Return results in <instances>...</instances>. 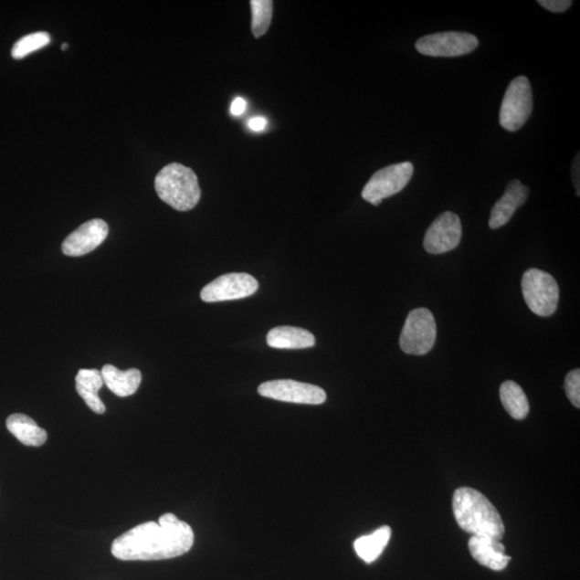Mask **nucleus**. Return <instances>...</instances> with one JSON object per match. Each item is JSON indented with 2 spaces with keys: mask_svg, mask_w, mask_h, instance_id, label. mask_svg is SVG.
<instances>
[{
  "mask_svg": "<svg viewBox=\"0 0 580 580\" xmlns=\"http://www.w3.org/2000/svg\"><path fill=\"white\" fill-rule=\"evenodd\" d=\"M194 531L174 514L127 531L112 543L111 552L123 561H156L180 557L194 545Z\"/></svg>",
  "mask_w": 580,
  "mask_h": 580,
  "instance_id": "1",
  "label": "nucleus"
},
{
  "mask_svg": "<svg viewBox=\"0 0 580 580\" xmlns=\"http://www.w3.org/2000/svg\"><path fill=\"white\" fill-rule=\"evenodd\" d=\"M453 510L457 523L467 533L503 539L502 518L481 492L469 487L459 488L454 493Z\"/></svg>",
  "mask_w": 580,
  "mask_h": 580,
  "instance_id": "2",
  "label": "nucleus"
},
{
  "mask_svg": "<svg viewBox=\"0 0 580 580\" xmlns=\"http://www.w3.org/2000/svg\"><path fill=\"white\" fill-rule=\"evenodd\" d=\"M155 189L163 203L181 212L194 209L201 197L196 174L178 163H170L160 171L155 178Z\"/></svg>",
  "mask_w": 580,
  "mask_h": 580,
  "instance_id": "3",
  "label": "nucleus"
},
{
  "mask_svg": "<svg viewBox=\"0 0 580 580\" xmlns=\"http://www.w3.org/2000/svg\"><path fill=\"white\" fill-rule=\"evenodd\" d=\"M522 295L537 316L548 317L557 311L560 290L557 280L540 269H529L522 277Z\"/></svg>",
  "mask_w": 580,
  "mask_h": 580,
  "instance_id": "4",
  "label": "nucleus"
},
{
  "mask_svg": "<svg viewBox=\"0 0 580 580\" xmlns=\"http://www.w3.org/2000/svg\"><path fill=\"white\" fill-rule=\"evenodd\" d=\"M437 341V322L430 310L419 308L408 314L400 335L402 352L421 356L428 353Z\"/></svg>",
  "mask_w": 580,
  "mask_h": 580,
  "instance_id": "5",
  "label": "nucleus"
},
{
  "mask_svg": "<svg viewBox=\"0 0 580 580\" xmlns=\"http://www.w3.org/2000/svg\"><path fill=\"white\" fill-rule=\"evenodd\" d=\"M533 111V94L529 79L518 77L505 91L500 110V124L508 132H516L526 124Z\"/></svg>",
  "mask_w": 580,
  "mask_h": 580,
  "instance_id": "6",
  "label": "nucleus"
},
{
  "mask_svg": "<svg viewBox=\"0 0 580 580\" xmlns=\"http://www.w3.org/2000/svg\"><path fill=\"white\" fill-rule=\"evenodd\" d=\"M414 174V166L410 162L392 164L385 167L372 176L366 183L362 196L371 205L380 206L384 199L399 194L410 183Z\"/></svg>",
  "mask_w": 580,
  "mask_h": 580,
  "instance_id": "7",
  "label": "nucleus"
},
{
  "mask_svg": "<svg viewBox=\"0 0 580 580\" xmlns=\"http://www.w3.org/2000/svg\"><path fill=\"white\" fill-rule=\"evenodd\" d=\"M479 47L475 36L462 32L437 33L421 37L417 42L420 54L431 58H457L472 53Z\"/></svg>",
  "mask_w": 580,
  "mask_h": 580,
  "instance_id": "8",
  "label": "nucleus"
},
{
  "mask_svg": "<svg viewBox=\"0 0 580 580\" xmlns=\"http://www.w3.org/2000/svg\"><path fill=\"white\" fill-rule=\"evenodd\" d=\"M258 393L265 398L298 405L319 406L327 400V395L322 388L292 380L262 383L258 387Z\"/></svg>",
  "mask_w": 580,
  "mask_h": 580,
  "instance_id": "9",
  "label": "nucleus"
},
{
  "mask_svg": "<svg viewBox=\"0 0 580 580\" xmlns=\"http://www.w3.org/2000/svg\"><path fill=\"white\" fill-rule=\"evenodd\" d=\"M258 287V280L248 273H228L207 284L200 296L210 303L237 301L253 296Z\"/></svg>",
  "mask_w": 580,
  "mask_h": 580,
  "instance_id": "10",
  "label": "nucleus"
},
{
  "mask_svg": "<svg viewBox=\"0 0 580 580\" xmlns=\"http://www.w3.org/2000/svg\"><path fill=\"white\" fill-rule=\"evenodd\" d=\"M462 226L459 216L445 212L426 232L424 247L427 252L439 255L455 249L461 241Z\"/></svg>",
  "mask_w": 580,
  "mask_h": 580,
  "instance_id": "11",
  "label": "nucleus"
},
{
  "mask_svg": "<svg viewBox=\"0 0 580 580\" xmlns=\"http://www.w3.org/2000/svg\"><path fill=\"white\" fill-rule=\"evenodd\" d=\"M108 235L109 226L105 221L91 219L66 237L62 246L63 253L71 258L87 255L101 246Z\"/></svg>",
  "mask_w": 580,
  "mask_h": 580,
  "instance_id": "12",
  "label": "nucleus"
},
{
  "mask_svg": "<svg viewBox=\"0 0 580 580\" xmlns=\"http://www.w3.org/2000/svg\"><path fill=\"white\" fill-rule=\"evenodd\" d=\"M529 188L521 181L512 180L506 186V191L491 210L490 227L499 229L511 221L519 206L526 203Z\"/></svg>",
  "mask_w": 580,
  "mask_h": 580,
  "instance_id": "13",
  "label": "nucleus"
},
{
  "mask_svg": "<svg viewBox=\"0 0 580 580\" xmlns=\"http://www.w3.org/2000/svg\"><path fill=\"white\" fill-rule=\"evenodd\" d=\"M469 551L479 564L493 571L504 570L511 560L502 543L490 536L473 535L469 541Z\"/></svg>",
  "mask_w": 580,
  "mask_h": 580,
  "instance_id": "14",
  "label": "nucleus"
},
{
  "mask_svg": "<svg viewBox=\"0 0 580 580\" xmlns=\"http://www.w3.org/2000/svg\"><path fill=\"white\" fill-rule=\"evenodd\" d=\"M267 343L279 350H301L316 343L312 333L305 329L290 326L273 328L267 335Z\"/></svg>",
  "mask_w": 580,
  "mask_h": 580,
  "instance_id": "15",
  "label": "nucleus"
},
{
  "mask_svg": "<svg viewBox=\"0 0 580 580\" xmlns=\"http://www.w3.org/2000/svg\"><path fill=\"white\" fill-rule=\"evenodd\" d=\"M101 375L103 383L113 394L119 396L133 395L142 381V372L138 369L121 371L112 364L103 366Z\"/></svg>",
  "mask_w": 580,
  "mask_h": 580,
  "instance_id": "16",
  "label": "nucleus"
},
{
  "mask_svg": "<svg viewBox=\"0 0 580 580\" xmlns=\"http://www.w3.org/2000/svg\"><path fill=\"white\" fill-rule=\"evenodd\" d=\"M103 384L105 383L101 372L96 369H81L76 377L78 394L82 396L90 410L97 414L106 412V406L99 395Z\"/></svg>",
  "mask_w": 580,
  "mask_h": 580,
  "instance_id": "17",
  "label": "nucleus"
},
{
  "mask_svg": "<svg viewBox=\"0 0 580 580\" xmlns=\"http://www.w3.org/2000/svg\"><path fill=\"white\" fill-rule=\"evenodd\" d=\"M7 428L18 441L26 447L38 448L47 439V433L40 428L33 418L24 414L10 415L7 418Z\"/></svg>",
  "mask_w": 580,
  "mask_h": 580,
  "instance_id": "18",
  "label": "nucleus"
},
{
  "mask_svg": "<svg viewBox=\"0 0 580 580\" xmlns=\"http://www.w3.org/2000/svg\"><path fill=\"white\" fill-rule=\"evenodd\" d=\"M390 536H392V529L384 526L370 535L359 537L353 543V547L359 558H362L365 564H372L380 557L385 547L388 545Z\"/></svg>",
  "mask_w": 580,
  "mask_h": 580,
  "instance_id": "19",
  "label": "nucleus"
},
{
  "mask_svg": "<svg viewBox=\"0 0 580 580\" xmlns=\"http://www.w3.org/2000/svg\"><path fill=\"white\" fill-rule=\"evenodd\" d=\"M501 402L511 417L522 420L528 417L530 405L526 394L519 385L512 381L504 382L500 388Z\"/></svg>",
  "mask_w": 580,
  "mask_h": 580,
  "instance_id": "20",
  "label": "nucleus"
},
{
  "mask_svg": "<svg viewBox=\"0 0 580 580\" xmlns=\"http://www.w3.org/2000/svg\"><path fill=\"white\" fill-rule=\"evenodd\" d=\"M252 32L255 38H260L267 34L271 26L273 16V2L271 0H252Z\"/></svg>",
  "mask_w": 580,
  "mask_h": 580,
  "instance_id": "21",
  "label": "nucleus"
},
{
  "mask_svg": "<svg viewBox=\"0 0 580 580\" xmlns=\"http://www.w3.org/2000/svg\"><path fill=\"white\" fill-rule=\"evenodd\" d=\"M51 42V36L46 32H38L23 37L16 42L12 47V58L22 59L40 48L45 47Z\"/></svg>",
  "mask_w": 580,
  "mask_h": 580,
  "instance_id": "22",
  "label": "nucleus"
},
{
  "mask_svg": "<svg viewBox=\"0 0 580 580\" xmlns=\"http://www.w3.org/2000/svg\"><path fill=\"white\" fill-rule=\"evenodd\" d=\"M565 392L574 406L580 407V370H573L565 377Z\"/></svg>",
  "mask_w": 580,
  "mask_h": 580,
  "instance_id": "23",
  "label": "nucleus"
},
{
  "mask_svg": "<svg viewBox=\"0 0 580 580\" xmlns=\"http://www.w3.org/2000/svg\"><path fill=\"white\" fill-rule=\"evenodd\" d=\"M539 3L543 8L554 12V14H561L571 7L573 2L571 0H539Z\"/></svg>",
  "mask_w": 580,
  "mask_h": 580,
  "instance_id": "24",
  "label": "nucleus"
},
{
  "mask_svg": "<svg viewBox=\"0 0 580 580\" xmlns=\"http://www.w3.org/2000/svg\"><path fill=\"white\" fill-rule=\"evenodd\" d=\"M268 125V120L264 116H255V118L249 119L248 126L250 131L260 132H264Z\"/></svg>",
  "mask_w": 580,
  "mask_h": 580,
  "instance_id": "25",
  "label": "nucleus"
},
{
  "mask_svg": "<svg viewBox=\"0 0 580 580\" xmlns=\"http://www.w3.org/2000/svg\"><path fill=\"white\" fill-rule=\"evenodd\" d=\"M247 105H248V103H247L246 100L241 99V97H237V99H236L231 103V107H230L231 114L234 115V116L242 115L244 112H246Z\"/></svg>",
  "mask_w": 580,
  "mask_h": 580,
  "instance_id": "26",
  "label": "nucleus"
},
{
  "mask_svg": "<svg viewBox=\"0 0 580 580\" xmlns=\"http://www.w3.org/2000/svg\"><path fill=\"white\" fill-rule=\"evenodd\" d=\"M573 179L574 183H575V186L577 187V196H579V154L573 163Z\"/></svg>",
  "mask_w": 580,
  "mask_h": 580,
  "instance_id": "27",
  "label": "nucleus"
},
{
  "mask_svg": "<svg viewBox=\"0 0 580 580\" xmlns=\"http://www.w3.org/2000/svg\"><path fill=\"white\" fill-rule=\"evenodd\" d=\"M67 48H69V45L64 44V45L62 46V50H63V51H66V50H67Z\"/></svg>",
  "mask_w": 580,
  "mask_h": 580,
  "instance_id": "28",
  "label": "nucleus"
}]
</instances>
